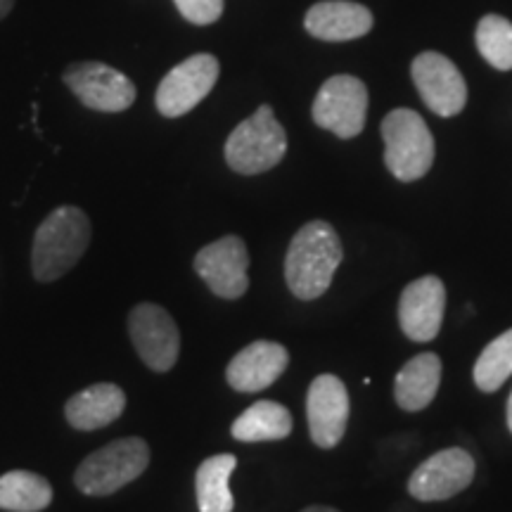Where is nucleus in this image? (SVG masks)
Returning a JSON list of instances; mask_svg holds the SVG:
<instances>
[{
	"label": "nucleus",
	"instance_id": "2eb2a0df",
	"mask_svg": "<svg viewBox=\"0 0 512 512\" xmlns=\"http://www.w3.org/2000/svg\"><path fill=\"white\" fill-rule=\"evenodd\" d=\"M287 363H290V354L283 344L259 339L233 356L226 368V380L235 392L254 394L271 387L285 373Z\"/></svg>",
	"mask_w": 512,
	"mask_h": 512
},
{
	"label": "nucleus",
	"instance_id": "6e6552de",
	"mask_svg": "<svg viewBox=\"0 0 512 512\" xmlns=\"http://www.w3.org/2000/svg\"><path fill=\"white\" fill-rule=\"evenodd\" d=\"M219 72V60L209 53L192 55L185 62L176 64L157 88L155 102L159 114L166 119H176L195 110L216 86Z\"/></svg>",
	"mask_w": 512,
	"mask_h": 512
},
{
	"label": "nucleus",
	"instance_id": "a878e982",
	"mask_svg": "<svg viewBox=\"0 0 512 512\" xmlns=\"http://www.w3.org/2000/svg\"><path fill=\"white\" fill-rule=\"evenodd\" d=\"M302 512H339V510L330 508V505H311V508H304Z\"/></svg>",
	"mask_w": 512,
	"mask_h": 512
},
{
	"label": "nucleus",
	"instance_id": "a211bd4d",
	"mask_svg": "<svg viewBox=\"0 0 512 512\" xmlns=\"http://www.w3.org/2000/svg\"><path fill=\"white\" fill-rule=\"evenodd\" d=\"M441 358L432 351L413 356L394 380V399L408 413L425 411L439 392Z\"/></svg>",
	"mask_w": 512,
	"mask_h": 512
},
{
	"label": "nucleus",
	"instance_id": "dca6fc26",
	"mask_svg": "<svg viewBox=\"0 0 512 512\" xmlns=\"http://www.w3.org/2000/svg\"><path fill=\"white\" fill-rule=\"evenodd\" d=\"M304 27L320 41H354L373 29V15L349 0H323L306 12Z\"/></svg>",
	"mask_w": 512,
	"mask_h": 512
},
{
	"label": "nucleus",
	"instance_id": "6ab92c4d",
	"mask_svg": "<svg viewBox=\"0 0 512 512\" xmlns=\"http://www.w3.org/2000/svg\"><path fill=\"white\" fill-rule=\"evenodd\" d=\"M294 427L292 413L278 401H256L230 427L233 439L256 444V441H280L290 437Z\"/></svg>",
	"mask_w": 512,
	"mask_h": 512
},
{
	"label": "nucleus",
	"instance_id": "bb28decb",
	"mask_svg": "<svg viewBox=\"0 0 512 512\" xmlns=\"http://www.w3.org/2000/svg\"><path fill=\"white\" fill-rule=\"evenodd\" d=\"M508 430L512 432V394H510V399H508Z\"/></svg>",
	"mask_w": 512,
	"mask_h": 512
},
{
	"label": "nucleus",
	"instance_id": "9b49d317",
	"mask_svg": "<svg viewBox=\"0 0 512 512\" xmlns=\"http://www.w3.org/2000/svg\"><path fill=\"white\" fill-rule=\"evenodd\" d=\"M249 252L238 235L211 242L195 256V271L221 299H240L247 292Z\"/></svg>",
	"mask_w": 512,
	"mask_h": 512
},
{
	"label": "nucleus",
	"instance_id": "39448f33",
	"mask_svg": "<svg viewBox=\"0 0 512 512\" xmlns=\"http://www.w3.org/2000/svg\"><path fill=\"white\" fill-rule=\"evenodd\" d=\"M384 164L403 183L418 181L432 169L434 138L413 110H392L382 121Z\"/></svg>",
	"mask_w": 512,
	"mask_h": 512
},
{
	"label": "nucleus",
	"instance_id": "f3484780",
	"mask_svg": "<svg viewBox=\"0 0 512 512\" xmlns=\"http://www.w3.org/2000/svg\"><path fill=\"white\" fill-rule=\"evenodd\" d=\"M126 408V392L119 384L98 382L91 387L81 389L64 406V415L74 430L93 432L112 425L121 418Z\"/></svg>",
	"mask_w": 512,
	"mask_h": 512
},
{
	"label": "nucleus",
	"instance_id": "9d476101",
	"mask_svg": "<svg viewBox=\"0 0 512 512\" xmlns=\"http://www.w3.org/2000/svg\"><path fill=\"white\" fill-rule=\"evenodd\" d=\"M475 472V458L465 448H444L418 465V470L408 479V491L415 501L422 503L448 501L472 484Z\"/></svg>",
	"mask_w": 512,
	"mask_h": 512
},
{
	"label": "nucleus",
	"instance_id": "f257e3e1",
	"mask_svg": "<svg viewBox=\"0 0 512 512\" xmlns=\"http://www.w3.org/2000/svg\"><path fill=\"white\" fill-rule=\"evenodd\" d=\"M342 240L328 221H311L294 233L285 256V280L302 302L323 297L342 264Z\"/></svg>",
	"mask_w": 512,
	"mask_h": 512
},
{
	"label": "nucleus",
	"instance_id": "20e7f679",
	"mask_svg": "<svg viewBox=\"0 0 512 512\" xmlns=\"http://www.w3.org/2000/svg\"><path fill=\"white\" fill-rule=\"evenodd\" d=\"M226 162L235 174L256 176L283 162L287 133L268 105H261L252 117L235 126L226 140Z\"/></svg>",
	"mask_w": 512,
	"mask_h": 512
},
{
	"label": "nucleus",
	"instance_id": "0eeeda50",
	"mask_svg": "<svg viewBox=\"0 0 512 512\" xmlns=\"http://www.w3.org/2000/svg\"><path fill=\"white\" fill-rule=\"evenodd\" d=\"M128 335L140 361L155 373H169L181 354V332L171 313L159 304L143 302L128 313Z\"/></svg>",
	"mask_w": 512,
	"mask_h": 512
},
{
	"label": "nucleus",
	"instance_id": "b1692460",
	"mask_svg": "<svg viewBox=\"0 0 512 512\" xmlns=\"http://www.w3.org/2000/svg\"><path fill=\"white\" fill-rule=\"evenodd\" d=\"M181 15L192 24H214L223 15V0H174Z\"/></svg>",
	"mask_w": 512,
	"mask_h": 512
},
{
	"label": "nucleus",
	"instance_id": "423d86ee",
	"mask_svg": "<svg viewBox=\"0 0 512 512\" xmlns=\"http://www.w3.org/2000/svg\"><path fill=\"white\" fill-rule=\"evenodd\" d=\"M368 88L356 76L339 74L320 86L313 100V121L337 138H356L366 126Z\"/></svg>",
	"mask_w": 512,
	"mask_h": 512
},
{
	"label": "nucleus",
	"instance_id": "4be33fe9",
	"mask_svg": "<svg viewBox=\"0 0 512 512\" xmlns=\"http://www.w3.org/2000/svg\"><path fill=\"white\" fill-rule=\"evenodd\" d=\"M475 384L482 392H498L512 377V328L496 337L494 342L486 344L479 354L475 370Z\"/></svg>",
	"mask_w": 512,
	"mask_h": 512
},
{
	"label": "nucleus",
	"instance_id": "5701e85b",
	"mask_svg": "<svg viewBox=\"0 0 512 512\" xmlns=\"http://www.w3.org/2000/svg\"><path fill=\"white\" fill-rule=\"evenodd\" d=\"M477 48L498 72L512 69V24L505 17L486 15L477 27Z\"/></svg>",
	"mask_w": 512,
	"mask_h": 512
},
{
	"label": "nucleus",
	"instance_id": "1a4fd4ad",
	"mask_svg": "<svg viewBox=\"0 0 512 512\" xmlns=\"http://www.w3.org/2000/svg\"><path fill=\"white\" fill-rule=\"evenodd\" d=\"M64 83L88 110L124 112L136 102V86L119 69L102 62H76L64 72Z\"/></svg>",
	"mask_w": 512,
	"mask_h": 512
},
{
	"label": "nucleus",
	"instance_id": "ddd939ff",
	"mask_svg": "<svg viewBox=\"0 0 512 512\" xmlns=\"http://www.w3.org/2000/svg\"><path fill=\"white\" fill-rule=\"evenodd\" d=\"M413 83L420 98L439 117H456L467 102V86L458 67L441 53H422L413 60Z\"/></svg>",
	"mask_w": 512,
	"mask_h": 512
},
{
	"label": "nucleus",
	"instance_id": "412c9836",
	"mask_svg": "<svg viewBox=\"0 0 512 512\" xmlns=\"http://www.w3.org/2000/svg\"><path fill=\"white\" fill-rule=\"evenodd\" d=\"M53 503V486L29 470H12L0 477V510L41 512Z\"/></svg>",
	"mask_w": 512,
	"mask_h": 512
},
{
	"label": "nucleus",
	"instance_id": "f03ea898",
	"mask_svg": "<svg viewBox=\"0 0 512 512\" xmlns=\"http://www.w3.org/2000/svg\"><path fill=\"white\" fill-rule=\"evenodd\" d=\"M93 228L86 211L57 207L36 228L31 247V273L38 283H55L79 264L91 245Z\"/></svg>",
	"mask_w": 512,
	"mask_h": 512
},
{
	"label": "nucleus",
	"instance_id": "393cba45",
	"mask_svg": "<svg viewBox=\"0 0 512 512\" xmlns=\"http://www.w3.org/2000/svg\"><path fill=\"white\" fill-rule=\"evenodd\" d=\"M12 8H15V0H0V19L8 15Z\"/></svg>",
	"mask_w": 512,
	"mask_h": 512
},
{
	"label": "nucleus",
	"instance_id": "f8f14e48",
	"mask_svg": "<svg viewBox=\"0 0 512 512\" xmlns=\"http://www.w3.org/2000/svg\"><path fill=\"white\" fill-rule=\"evenodd\" d=\"M349 392L335 375H318L306 394V420L318 448H335L347 432Z\"/></svg>",
	"mask_w": 512,
	"mask_h": 512
},
{
	"label": "nucleus",
	"instance_id": "aec40b11",
	"mask_svg": "<svg viewBox=\"0 0 512 512\" xmlns=\"http://www.w3.org/2000/svg\"><path fill=\"white\" fill-rule=\"evenodd\" d=\"M238 467L233 453H219L202 460L195 475L197 508L200 512H233L235 501L230 494V475Z\"/></svg>",
	"mask_w": 512,
	"mask_h": 512
},
{
	"label": "nucleus",
	"instance_id": "7ed1b4c3",
	"mask_svg": "<svg viewBox=\"0 0 512 512\" xmlns=\"http://www.w3.org/2000/svg\"><path fill=\"white\" fill-rule=\"evenodd\" d=\"M150 465V446L140 437L117 439L91 453L79 470L74 484L86 496H112L126 484L136 482Z\"/></svg>",
	"mask_w": 512,
	"mask_h": 512
},
{
	"label": "nucleus",
	"instance_id": "4468645a",
	"mask_svg": "<svg viewBox=\"0 0 512 512\" xmlns=\"http://www.w3.org/2000/svg\"><path fill=\"white\" fill-rule=\"evenodd\" d=\"M446 311V287L437 275H422L399 299V325L413 342H432L439 335Z\"/></svg>",
	"mask_w": 512,
	"mask_h": 512
}]
</instances>
